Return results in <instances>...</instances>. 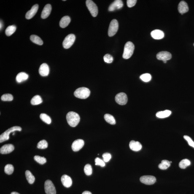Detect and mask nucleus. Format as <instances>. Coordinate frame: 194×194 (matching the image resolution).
<instances>
[{
    "label": "nucleus",
    "instance_id": "nucleus-40",
    "mask_svg": "<svg viewBox=\"0 0 194 194\" xmlns=\"http://www.w3.org/2000/svg\"><path fill=\"white\" fill-rule=\"evenodd\" d=\"M95 165H98V166H100L101 167H104L105 165L104 161L98 158V157H97V158L95 159Z\"/></svg>",
    "mask_w": 194,
    "mask_h": 194
},
{
    "label": "nucleus",
    "instance_id": "nucleus-43",
    "mask_svg": "<svg viewBox=\"0 0 194 194\" xmlns=\"http://www.w3.org/2000/svg\"><path fill=\"white\" fill-rule=\"evenodd\" d=\"M137 1L136 0H127V5L129 8L133 7L136 5Z\"/></svg>",
    "mask_w": 194,
    "mask_h": 194
},
{
    "label": "nucleus",
    "instance_id": "nucleus-38",
    "mask_svg": "<svg viewBox=\"0 0 194 194\" xmlns=\"http://www.w3.org/2000/svg\"><path fill=\"white\" fill-rule=\"evenodd\" d=\"M1 98L3 101H11L13 100V97L11 94H5L1 96Z\"/></svg>",
    "mask_w": 194,
    "mask_h": 194
},
{
    "label": "nucleus",
    "instance_id": "nucleus-7",
    "mask_svg": "<svg viewBox=\"0 0 194 194\" xmlns=\"http://www.w3.org/2000/svg\"><path fill=\"white\" fill-rule=\"evenodd\" d=\"M76 36L73 34L68 35L65 38L63 42L64 48L67 49L70 47L74 44Z\"/></svg>",
    "mask_w": 194,
    "mask_h": 194
},
{
    "label": "nucleus",
    "instance_id": "nucleus-24",
    "mask_svg": "<svg viewBox=\"0 0 194 194\" xmlns=\"http://www.w3.org/2000/svg\"><path fill=\"white\" fill-rule=\"evenodd\" d=\"M171 111L168 110H165L163 111H160L157 113L156 116L157 118H167L171 115Z\"/></svg>",
    "mask_w": 194,
    "mask_h": 194
},
{
    "label": "nucleus",
    "instance_id": "nucleus-1",
    "mask_svg": "<svg viewBox=\"0 0 194 194\" xmlns=\"http://www.w3.org/2000/svg\"><path fill=\"white\" fill-rule=\"evenodd\" d=\"M67 120L70 126L75 127L80 121V117L78 114L74 112L68 113L66 116Z\"/></svg>",
    "mask_w": 194,
    "mask_h": 194
},
{
    "label": "nucleus",
    "instance_id": "nucleus-37",
    "mask_svg": "<svg viewBox=\"0 0 194 194\" xmlns=\"http://www.w3.org/2000/svg\"><path fill=\"white\" fill-rule=\"evenodd\" d=\"M84 172L87 176H90L93 173V169L91 165L89 164L86 165L84 167Z\"/></svg>",
    "mask_w": 194,
    "mask_h": 194
},
{
    "label": "nucleus",
    "instance_id": "nucleus-42",
    "mask_svg": "<svg viewBox=\"0 0 194 194\" xmlns=\"http://www.w3.org/2000/svg\"><path fill=\"white\" fill-rule=\"evenodd\" d=\"M102 156L103 158V161L104 162H108L111 159L112 156L109 153H105L103 154Z\"/></svg>",
    "mask_w": 194,
    "mask_h": 194
},
{
    "label": "nucleus",
    "instance_id": "nucleus-39",
    "mask_svg": "<svg viewBox=\"0 0 194 194\" xmlns=\"http://www.w3.org/2000/svg\"><path fill=\"white\" fill-rule=\"evenodd\" d=\"M104 61L108 63H112L113 60V58L112 55L109 54H106L104 57Z\"/></svg>",
    "mask_w": 194,
    "mask_h": 194
},
{
    "label": "nucleus",
    "instance_id": "nucleus-12",
    "mask_svg": "<svg viewBox=\"0 0 194 194\" xmlns=\"http://www.w3.org/2000/svg\"><path fill=\"white\" fill-rule=\"evenodd\" d=\"M84 141L81 139L76 140L73 142L72 145V149L74 152H78L82 148L84 145Z\"/></svg>",
    "mask_w": 194,
    "mask_h": 194
},
{
    "label": "nucleus",
    "instance_id": "nucleus-27",
    "mask_svg": "<svg viewBox=\"0 0 194 194\" xmlns=\"http://www.w3.org/2000/svg\"><path fill=\"white\" fill-rule=\"evenodd\" d=\"M104 119L108 123L112 125H115L116 121L113 116L108 114H105L104 115Z\"/></svg>",
    "mask_w": 194,
    "mask_h": 194
},
{
    "label": "nucleus",
    "instance_id": "nucleus-22",
    "mask_svg": "<svg viewBox=\"0 0 194 194\" xmlns=\"http://www.w3.org/2000/svg\"><path fill=\"white\" fill-rule=\"evenodd\" d=\"M71 22V18L68 16H65L60 20L59 25L61 28H64L69 25Z\"/></svg>",
    "mask_w": 194,
    "mask_h": 194
},
{
    "label": "nucleus",
    "instance_id": "nucleus-19",
    "mask_svg": "<svg viewBox=\"0 0 194 194\" xmlns=\"http://www.w3.org/2000/svg\"><path fill=\"white\" fill-rule=\"evenodd\" d=\"M52 9V6L50 4L46 5L41 12V18L45 19L48 17L51 12Z\"/></svg>",
    "mask_w": 194,
    "mask_h": 194
},
{
    "label": "nucleus",
    "instance_id": "nucleus-18",
    "mask_svg": "<svg viewBox=\"0 0 194 194\" xmlns=\"http://www.w3.org/2000/svg\"><path fill=\"white\" fill-rule=\"evenodd\" d=\"M61 182L65 187L69 188L71 186L72 181L71 178L67 175H64L61 177Z\"/></svg>",
    "mask_w": 194,
    "mask_h": 194
},
{
    "label": "nucleus",
    "instance_id": "nucleus-13",
    "mask_svg": "<svg viewBox=\"0 0 194 194\" xmlns=\"http://www.w3.org/2000/svg\"><path fill=\"white\" fill-rule=\"evenodd\" d=\"M123 6V1L121 0H116L114 1L110 6L108 10L109 11H114L116 9H119L122 8Z\"/></svg>",
    "mask_w": 194,
    "mask_h": 194
},
{
    "label": "nucleus",
    "instance_id": "nucleus-45",
    "mask_svg": "<svg viewBox=\"0 0 194 194\" xmlns=\"http://www.w3.org/2000/svg\"><path fill=\"white\" fill-rule=\"evenodd\" d=\"M0 26H0V29H1H1H2L3 27V24L1 20V23H0Z\"/></svg>",
    "mask_w": 194,
    "mask_h": 194
},
{
    "label": "nucleus",
    "instance_id": "nucleus-11",
    "mask_svg": "<svg viewBox=\"0 0 194 194\" xmlns=\"http://www.w3.org/2000/svg\"><path fill=\"white\" fill-rule=\"evenodd\" d=\"M156 57L159 60H163V61H167L171 59L172 55L170 52L167 51H162L157 54Z\"/></svg>",
    "mask_w": 194,
    "mask_h": 194
},
{
    "label": "nucleus",
    "instance_id": "nucleus-30",
    "mask_svg": "<svg viewBox=\"0 0 194 194\" xmlns=\"http://www.w3.org/2000/svg\"><path fill=\"white\" fill-rule=\"evenodd\" d=\"M16 30V27L15 25H11L8 27L5 31L6 35L10 36L15 32Z\"/></svg>",
    "mask_w": 194,
    "mask_h": 194
},
{
    "label": "nucleus",
    "instance_id": "nucleus-31",
    "mask_svg": "<svg viewBox=\"0 0 194 194\" xmlns=\"http://www.w3.org/2000/svg\"><path fill=\"white\" fill-rule=\"evenodd\" d=\"M190 162L187 159H184L181 161L179 163V167L182 169H185L190 165Z\"/></svg>",
    "mask_w": 194,
    "mask_h": 194
},
{
    "label": "nucleus",
    "instance_id": "nucleus-2",
    "mask_svg": "<svg viewBox=\"0 0 194 194\" xmlns=\"http://www.w3.org/2000/svg\"><path fill=\"white\" fill-rule=\"evenodd\" d=\"M135 50V45L131 41H128L125 44L124 47L123 55V58L125 59H128L133 55Z\"/></svg>",
    "mask_w": 194,
    "mask_h": 194
},
{
    "label": "nucleus",
    "instance_id": "nucleus-36",
    "mask_svg": "<svg viewBox=\"0 0 194 194\" xmlns=\"http://www.w3.org/2000/svg\"><path fill=\"white\" fill-rule=\"evenodd\" d=\"M140 78L144 82H149L152 79V76L150 74H144L141 75L140 76Z\"/></svg>",
    "mask_w": 194,
    "mask_h": 194
},
{
    "label": "nucleus",
    "instance_id": "nucleus-5",
    "mask_svg": "<svg viewBox=\"0 0 194 194\" xmlns=\"http://www.w3.org/2000/svg\"><path fill=\"white\" fill-rule=\"evenodd\" d=\"M86 3L87 8L93 17H96L98 13V8L96 5L91 0H87Z\"/></svg>",
    "mask_w": 194,
    "mask_h": 194
},
{
    "label": "nucleus",
    "instance_id": "nucleus-10",
    "mask_svg": "<svg viewBox=\"0 0 194 194\" xmlns=\"http://www.w3.org/2000/svg\"><path fill=\"white\" fill-rule=\"evenodd\" d=\"M115 100L118 104L120 105H125L127 104L128 101V98L126 94L121 93L116 95Z\"/></svg>",
    "mask_w": 194,
    "mask_h": 194
},
{
    "label": "nucleus",
    "instance_id": "nucleus-29",
    "mask_svg": "<svg viewBox=\"0 0 194 194\" xmlns=\"http://www.w3.org/2000/svg\"><path fill=\"white\" fill-rule=\"evenodd\" d=\"M42 102V100L40 96L37 95L33 97L31 101V104L34 105L41 104Z\"/></svg>",
    "mask_w": 194,
    "mask_h": 194
},
{
    "label": "nucleus",
    "instance_id": "nucleus-25",
    "mask_svg": "<svg viewBox=\"0 0 194 194\" xmlns=\"http://www.w3.org/2000/svg\"><path fill=\"white\" fill-rule=\"evenodd\" d=\"M30 40L34 43L40 45H42L43 44V42L39 36L36 35H32L30 36Z\"/></svg>",
    "mask_w": 194,
    "mask_h": 194
},
{
    "label": "nucleus",
    "instance_id": "nucleus-4",
    "mask_svg": "<svg viewBox=\"0 0 194 194\" xmlns=\"http://www.w3.org/2000/svg\"><path fill=\"white\" fill-rule=\"evenodd\" d=\"M22 128L19 126H14L8 129L0 136V142L1 143L8 140L9 138V135L12 132L16 131H21Z\"/></svg>",
    "mask_w": 194,
    "mask_h": 194
},
{
    "label": "nucleus",
    "instance_id": "nucleus-21",
    "mask_svg": "<svg viewBox=\"0 0 194 194\" xmlns=\"http://www.w3.org/2000/svg\"><path fill=\"white\" fill-rule=\"evenodd\" d=\"M129 146L130 149L134 152H138L141 150L142 148V146L140 143L133 140L130 142Z\"/></svg>",
    "mask_w": 194,
    "mask_h": 194
},
{
    "label": "nucleus",
    "instance_id": "nucleus-20",
    "mask_svg": "<svg viewBox=\"0 0 194 194\" xmlns=\"http://www.w3.org/2000/svg\"><path fill=\"white\" fill-rule=\"evenodd\" d=\"M151 36L154 39L160 40L164 37V34L163 31L159 30H155L151 33Z\"/></svg>",
    "mask_w": 194,
    "mask_h": 194
},
{
    "label": "nucleus",
    "instance_id": "nucleus-17",
    "mask_svg": "<svg viewBox=\"0 0 194 194\" xmlns=\"http://www.w3.org/2000/svg\"><path fill=\"white\" fill-rule=\"evenodd\" d=\"M178 10L182 15L188 12L189 8L187 3L184 1H181L178 6Z\"/></svg>",
    "mask_w": 194,
    "mask_h": 194
},
{
    "label": "nucleus",
    "instance_id": "nucleus-46",
    "mask_svg": "<svg viewBox=\"0 0 194 194\" xmlns=\"http://www.w3.org/2000/svg\"><path fill=\"white\" fill-rule=\"evenodd\" d=\"M11 194H20L18 193V192H12Z\"/></svg>",
    "mask_w": 194,
    "mask_h": 194
},
{
    "label": "nucleus",
    "instance_id": "nucleus-26",
    "mask_svg": "<svg viewBox=\"0 0 194 194\" xmlns=\"http://www.w3.org/2000/svg\"><path fill=\"white\" fill-rule=\"evenodd\" d=\"M25 175L27 181L29 183L32 184L35 182V178L31 172L29 171H26L25 172Z\"/></svg>",
    "mask_w": 194,
    "mask_h": 194
},
{
    "label": "nucleus",
    "instance_id": "nucleus-23",
    "mask_svg": "<svg viewBox=\"0 0 194 194\" xmlns=\"http://www.w3.org/2000/svg\"><path fill=\"white\" fill-rule=\"evenodd\" d=\"M28 75L26 73L23 72H20L17 75L16 77V80L18 83H21L28 79Z\"/></svg>",
    "mask_w": 194,
    "mask_h": 194
},
{
    "label": "nucleus",
    "instance_id": "nucleus-34",
    "mask_svg": "<svg viewBox=\"0 0 194 194\" xmlns=\"http://www.w3.org/2000/svg\"><path fill=\"white\" fill-rule=\"evenodd\" d=\"M37 147L39 149H47L48 147V143L45 140H42L38 143Z\"/></svg>",
    "mask_w": 194,
    "mask_h": 194
},
{
    "label": "nucleus",
    "instance_id": "nucleus-14",
    "mask_svg": "<svg viewBox=\"0 0 194 194\" xmlns=\"http://www.w3.org/2000/svg\"><path fill=\"white\" fill-rule=\"evenodd\" d=\"M14 149H15V147L12 144H5L1 148L0 153L3 154H9L12 152Z\"/></svg>",
    "mask_w": 194,
    "mask_h": 194
},
{
    "label": "nucleus",
    "instance_id": "nucleus-35",
    "mask_svg": "<svg viewBox=\"0 0 194 194\" xmlns=\"http://www.w3.org/2000/svg\"><path fill=\"white\" fill-rule=\"evenodd\" d=\"M35 161L40 164H44L47 162V159L44 157H41L39 156H35L34 157Z\"/></svg>",
    "mask_w": 194,
    "mask_h": 194
},
{
    "label": "nucleus",
    "instance_id": "nucleus-44",
    "mask_svg": "<svg viewBox=\"0 0 194 194\" xmlns=\"http://www.w3.org/2000/svg\"><path fill=\"white\" fill-rule=\"evenodd\" d=\"M82 194H92L91 192L88 191H85L83 192Z\"/></svg>",
    "mask_w": 194,
    "mask_h": 194
},
{
    "label": "nucleus",
    "instance_id": "nucleus-32",
    "mask_svg": "<svg viewBox=\"0 0 194 194\" xmlns=\"http://www.w3.org/2000/svg\"><path fill=\"white\" fill-rule=\"evenodd\" d=\"M40 118L43 121L46 123L50 124L51 123L52 120L50 117L46 114H41L40 115Z\"/></svg>",
    "mask_w": 194,
    "mask_h": 194
},
{
    "label": "nucleus",
    "instance_id": "nucleus-15",
    "mask_svg": "<svg viewBox=\"0 0 194 194\" xmlns=\"http://www.w3.org/2000/svg\"><path fill=\"white\" fill-rule=\"evenodd\" d=\"M39 9V5L36 4L33 6L31 9L28 11L26 14V18L28 20L31 19L36 15Z\"/></svg>",
    "mask_w": 194,
    "mask_h": 194
},
{
    "label": "nucleus",
    "instance_id": "nucleus-6",
    "mask_svg": "<svg viewBox=\"0 0 194 194\" xmlns=\"http://www.w3.org/2000/svg\"><path fill=\"white\" fill-rule=\"evenodd\" d=\"M118 22L115 19L112 20L110 24L108 34L110 37H112L117 32L118 29Z\"/></svg>",
    "mask_w": 194,
    "mask_h": 194
},
{
    "label": "nucleus",
    "instance_id": "nucleus-16",
    "mask_svg": "<svg viewBox=\"0 0 194 194\" xmlns=\"http://www.w3.org/2000/svg\"><path fill=\"white\" fill-rule=\"evenodd\" d=\"M49 68L46 63H43L41 64L39 69V73L40 75L43 77L48 75L49 73Z\"/></svg>",
    "mask_w": 194,
    "mask_h": 194
},
{
    "label": "nucleus",
    "instance_id": "nucleus-33",
    "mask_svg": "<svg viewBox=\"0 0 194 194\" xmlns=\"http://www.w3.org/2000/svg\"><path fill=\"white\" fill-rule=\"evenodd\" d=\"M14 171V167L12 164H8L6 165L4 168L5 173L8 175L12 174Z\"/></svg>",
    "mask_w": 194,
    "mask_h": 194
},
{
    "label": "nucleus",
    "instance_id": "nucleus-3",
    "mask_svg": "<svg viewBox=\"0 0 194 194\" xmlns=\"http://www.w3.org/2000/svg\"><path fill=\"white\" fill-rule=\"evenodd\" d=\"M74 95L76 98L81 99H86L89 96L90 91L88 88L85 87L77 89L74 92Z\"/></svg>",
    "mask_w": 194,
    "mask_h": 194
},
{
    "label": "nucleus",
    "instance_id": "nucleus-8",
    "mask_svg": "<svg viewBox=\"0 0 194 194\" xmlns=\"http://www.w3.org/2000/svg\"><path fill=\"white\" fill-rule=\"evenodd\" d=\"M44 189L47 194H56V191L53 183L50 180H47L44 184Z\"/></svg>",
    "mask_w": 194,
    "mask_h": 194
},
{
    "label": "nucleus",
    "instance_id": "nucleus-48",
    "mask_svg": "<svg viewBox=\"0 0 194 194\" xmlns=\"http://www.w3.org/2000/svg\"><path fill=\"white\" fill-rule=\"evenodd\" d=\"M193 45H194V43L193 44Z\"/></svg>",
    "mask_w": 194,
    "mask_h": 194
},
{
    "label": "nucleus",
    "instance_id": "nucleus-41",
    "mask_svg": "<svg viewBox=\"0 0 194 194\" xmlns=\"http://www.w3.org/2000/svg\"><path fill=\"white\" fill-rule=\"evenodd\" d=\"M184 138L188 142L189 145L194 148V142L192 140L191 138L188 136H186V135L184 136Z\"/></svg>",
    "mask_w": 194,
    "mask_h": 194
},
{
    "label": "nucleus",
    "instance_id": "nucleus-9",
    "mask_svg": "<svg viewBox=\"0 0 194 194\" xmlns=\"http://www.w3.org/2000/svg\"><path fill=\"white\" fill-rule=\"evenodd\" d=\"M156 179L155 176H144L140 178L141 182L146 185H152L155 183Z\"/></svg>",
    "mask_w": 194,
    "mask_h": 194
},
{
    "label": "nucleus",
    "instance_id": "nucleus-28",
    "mask_svg": "<svg viewBox=\"0 0 194 194\" xmlns=\"http://www.w3.org/2000/svg\"><path fill=\"white\" fill-rule=\"evenodd\" d=\"M171 163L170 161L167 160H163L162 161L161 163L159 164V168L162 170L167 169L171 166Z\"/></svg>",
    "mask_w": 194,
    "mask_h": 194
},
{
    "label": "nucleus",
    "instance_id": "nucleus-47",
    "mask_svg": "<svg viewBox=\"0 0 194 194\" xmlns=\"http://www.w3.org/2000/svg\"><path fill=\"white\" fill-rule=\"evenodd\" d=\"M163 62L164 63H166V62H167V61H163Z\"/></svg>",
    "mask_w": 194,
    "mask_h": 194
}]
</instances>
